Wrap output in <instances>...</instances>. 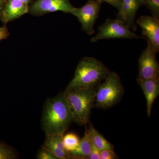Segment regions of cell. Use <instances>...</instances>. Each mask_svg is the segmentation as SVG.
Segmentation results:
<instances>
[{"label": "cell", "instance_id": "cell-1", "mask_svg": "<svg viewBox=\"0 0 159 159\" xmlns=\"http://www.w3.org/2000/svg\"><path fill=\"white\" fill-rule=\"evenodd\" d=\"M73 122L72 112L62 93L47 99L41 119L46 135L64 134Z\"/></svg>", "mask_w": 159, "mask_h": 159}, {"label": "cell", "instance_id": "cell-2", "mask_svg": "<svg viewBox=\"0 0 159 159\" xmlns=\"http://www.w3.org/2000/svg\"><path fill=\"white\" fill-rule=\"evenodd\" d=\"M96 92V88H66L62 93L72 112L74 122L80 126L89 122Z\"/></svg>", "mask_w": 159, "mask_h": 159}, {"label": "cell", "instance_id": "cell-3", "mask_svg": "<svg viewBox=\"0 0 159 159\" xmlns=\"http://www.w3.org/2000/svg\"><path fill=\"white\" fill-rule=\"evenodd\" d=\"M110 72L102 62L93 57H83L66 88H96Z\"/></svg>", "mask_w": 159, "mask_h": 159}, {"label": "cell", "instance_id": "cell-4", "mask_svg": "<svg viewBox=\"0 0 159 159\" xmlns=\"http://www.w3.org/2000/svg\"><path fill=\"white\" fill-rule=\"evenodd\" d=\"M96 89L94 107L106 109L121 100L124 93L120 77L115 72H110Z\"/></svg>", "mask_w": 159, "mask_h": 159}, {"label": "cell", "instance_id": "cell-5", "mask_svg": "<svg viewBox=\"0 0 159 159\" xmlns=\"http://www.w3.org/2000/svg\"><path fill=\"white\" fill-rule=\"evenodd\" d=\"M145 39L133 32L126 25L118 19H107L105 22L98 27L97 34L91 39V42L94 43L100 40L110 39Z\"/></svg>", "mask_w": 159, "mask_h": 159}, {"label": "cell", "instance_id": "cell-6", "mask_svg": "<svg viewBox=\"0 0 159 159\" xmlns=\"http://www.w3.org/2000/svg\"><path fill=\"white\" fill-rule=\"evenodd\" d=\"M102 2L100 0H88L80 8H74L71 14L77 18L81 23L83 31L89 35L95 33L94 26L99 16Z\"/></svg>", "mask_w": 159, "mask_h": 159}, {"label": "cell", "instance_id": "cell-7", "mask_svg": "<svg viewBox=\"0 0 159 159\" xmlns=\"http://www.w3.org/2000/svg\"><path fill=\"white\" fill-rule=\"evenodd\" d=\"M147 45L142 51L139 60V80H148L159 77V66L156 59L157 53L150 42L147 40Z\"/></svg>", "mask_w": 159, "mask_h": 159}, {"label": "cell", "instance_id": "cell-8", "mask_svg": "<svg viewBox=\"0 0 159 159\" xmlns=\"http://www.w3.org/2000/svg\"><path fill=\"white\" fill-rule=\"evenodd\" d=\"M74 8L70 0H35L29 6V12L36 16L58 11L71 14Z\"/></svg>", "mask_w": 159, "mask_h": 159}, {"label": "cell", "instance_id": "cell-9", "mask_svg": "<svg viewBox=\"0 0 159 159\" xmlns=\"http://www.w3.org/2000/svg\"><path fill=\"white\" fill-rule=\"evenodd\" d=\"M144 6V0H120L116 19L122 20L133 31H136V15L139 8Z\"/></svg>", "mask_w": 159, "mask_h": 159}, {"label": "cell", "instance_id": "cell-10", "mask_svg": "<svg viewBox=\"0 0 159 159\" xmlns=\"http://www.w3.org/2000/svg\"><path fill=\"white\" fill-rule=\"evenodd\" d=\"M142 29L143 37L147 38L155 51H159V19L152 16H142L136 21Z\"/></svg>", "mask_w": 159, "mask_h": 159}, {"label": "cell", "instance_id": "cell-11", "mask_svg": "<svg viewBox=\"0 0 159 159\" xmlns=\"http://www.w3.org/2000/svg\"><path fill=\"white\" fill-rule=\"evenodd\" d=\"M146 99L147 116H150L155 101L159 94V77L148 80L137 79Z\"/></svg>", "mask_w": 159, "mask_h": 159}, {"label": "cell", "instance_id": "cell-12", "mask_svg": "<svg viewBox=\"0 0 159 159\" xmlns=\"http://www.w3.org/2000/svg\"><path fill=\"white\" fill-rule=\"evenodd\" d=\"M28 4L19 0H8L2 13L0 20L6 25L29 12Z\"/></svg>", "mask_w": 159, "mask_h": 159}, {"label": "cell", "instance_id": "cell-13", "mask_svg": "<svg viewBox=\"0 0 159 159\" xmlns=\"http://www.w3.org/2000/svg\"><path fill=\"white\" fill-rule=\"evenodd\" d=\"M64 134L46 135L43 146L52 152L57 159H72L70 152L65 149L63 143Z\"/></svg>", "mask_w": 159, "mask_h": 159}, {"label": "cell", "instance_id": "cell-14", "mask_svg": "<svg viewBox=\"0 0 159 159\" xmlns=\"http://www.w3.org/2000/svg\"><path fill=\"white\" fill-rule=\"evenodd\" d=\"M92 143L88 130L85 128L84 135L80 141L79 145L74 151L70 152L72 159H87L90 153Z\"/></svg>", "mask_w": 159, "mask_h": 159}, {"label": "cell", "instance_id": "cell-15", "mask_svg": "<svg viewBox=\"0 0 159 159\" xmlns=\"http://www.w3.org/2000/svg\"><path fill=\"white\" fill-rule=\"evenodd\" d=\"M89 123V127L88 129L89 136L92 144L99 151L104 149L114 150V146Z\"/></svg>", "mask_w": 159, "mask_h": 159}, {"label": "cell", "instance_id": "cell-16", "mask_svg": "<svg viewBox=\"0 0 159 159\" xmlns=\"http://www.w3.org/2000/svg\"><path fill=\"white\" fill-rule=\"evenodd\" d=\"M79 137L74 133H70L63 137V143L65 149L66 151L70 152L74 151L79 145Z\"/></svg>", "mask_w": 159, "mask_h": 159}, {"label": "cell", "instance_id": "cell-17", "mask_svg": "<svg viewBox=\"0 0 159 159\" xmlns=\"http://www.w3.org/2000/svg\"><path fill=\"white\" fill-rule=\"evenodd\" d=\"M17 157L16 152L12 147L0 142V159H15Z\"/></svg>", "mask_w": 159, "mask_h": 159}, {"label": "cell", "instance_id": "cell-18", "mask_svg": "<svg viewBox=\"0 0 159 159\" xmlns=\"http://www.w3.org/2000/svg\"><path fill=\"white\" fill-rule=\"evenodd\" d=\"M144 6L149 10L152 16L159 19V0H144Z\"/></svg>", "mask_w": 159, "mask_h": 159}, {"label": "cell", "instance_id": "cell-19", "mask_svg": "<svg viewBox=\"0 0 159 159\" xmlns=\"http://www.w3.org/2000/svg\"><path fill=\"white\" fill-rule=\"evenodd\" d=\"M36 157L38 159H57L52 152L43 146L38 152Z\"/></svg>", "mask_w": 159, "mask_h": 159}, {"label": "cell", "instance_id": "cell-20", "mask_svg": "<svg viewBox=\"0 0 159 159\" xmlns=\"http://www.w3.org/2000/svg\"><path fill=\"white\" fill-rule=\"evenodd\" d=\"M100 159H116L119 157L116 154L114 150L104 149L100 151Z\"/></svg>", "mask_w": 159, "mask_h": 159}, {"label": "cell", "instance_id": "cell-21", "mask_svg": "<svg viewBox=\"0 0 159 159\" xmlns=\"http://www.w3.org/2000/svg\"><path fill=\"white\" fill-rule=\"evenodd\" d=\"M87 159H100V151L93 144H92V150L90 154L88 157Z\"/></svg>", "mask_w": 159, "mask_h": 159}, {"label": "cell", "instance_id": "cell-22", "mask_svg": "<svg viewBox=\"0 0 159 159\" xmlns=\"http://www.w3.org/2000/svg\"><path fill=\"white\" fill-rule=\"evenodd\" d=\"M10 34L6 25L0 27V41L3 39H7Z\"/></svg>", "mask_w": 159, "mask_h": 159}, {"label": "cell", "instance_id": "cell-23", "mask_svg": "<svg viewBox=\"0 0 159 159\" xmlns=\"http://www.w3.org/2000/svg\"><path fill=\"white\" fill-rule=\"evenodd\" d=\"M102 3H108L111 6H114L117 9H119L120 6V0H100Z\"/></svg>", "mask_w": 159, "mask_h": 159}, {"label": "cell", "instance_id": "cell-24", "mask_svg": "<svg viewBox=\"0 0 159 159\" xmlns=\"http://www.w3.org/2000/svg\"><path fill=\"white\" fill-rule=\"evenodd\" d=\"M6 2H7L6 0H0V19H1L3 10L6 6Z\"/></svg>", "mask_w": 159, "mask_h": 159}, {"label": "cell", "instance_id": "cell-25", "mask_svg": "<svg viewBox=\"0 0 159 159\" xmlns=\"http://www.w3.org/2000/svg\"><path fill=\"white\" fill-rule=\"evenodd\" d=\"M8 1V0H6V1ZM19 1H21V2H23L26 3V4H28L29 5L30 3L31 2H32V0H19Z\"/></svg>", "mask_w": 159, "mask_h": 159}]
</instances>
